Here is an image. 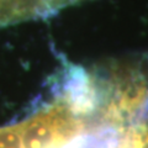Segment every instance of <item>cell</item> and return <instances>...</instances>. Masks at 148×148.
<instances>
[{"label": "cell", "mask_w": 148, "mask_h": 148, "mask_svg": "<svg viewBox=\"0 0 148 148\" xmlns=\"http://www.w3.org/2000/svg\"><path fill=\"white\" fill-rule=\"evenodd\" d=\"M82 0H0V29L45 18Z\"/></svg>", "instance_id": "6da1fadb"}]
</instances>
